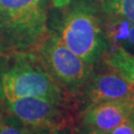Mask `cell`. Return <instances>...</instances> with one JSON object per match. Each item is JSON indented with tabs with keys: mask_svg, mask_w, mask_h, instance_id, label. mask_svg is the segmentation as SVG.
<instances>
[{
	"mask_svg": "<svg viewBox=\"0 0 134 134\" xmlns=\"http://www.w3.org/2000/svg\"><path fill=\"white\" fill-rule=\"evenodd\" d=\"M85 134H106V132H103V131H100V130L91 128V129H90L88 131H86Z\"/></svg>",
	"mask_w": 134,
	"mask_h": 134,
	"instance_id": "14",
	"label": "cell"
},
{
	"mask_svg": "<svg viewBox=\"0 0 134 134\" xmlns=\"http://www.w3.org/2000/svg\"><path fill=\"white\" fill-rule=\"evenodd\" d=\"M48 133H49V131H48ZM48 133H47V134H48Z\"/></svg>",
	"mask_w": 134,
	"mask_h": 134,
	"instance_id": "17",
	"label": "cell"
},
{
	"mask_svg": "<svg viewBox=\"0 0 134 134\" xmlns=\"http://www.w3.org/2000/svg\"><path fill=\"white\" fill-rule=\"evenodd\" d=\"M31 56L21 59L1 75L0 96L5 101L27 96L61 100L62 92L58 81L41 61H36Z\"/></svg>",
	"mask_w": 134,
	"mask_h": 134,
	"instance_id": "3",
	"label": "cell"
},
{
	"mask_svg": "<svg viewBox=\"0 0 134 134\" xmlns=\"http://www.w3.org/2000/svg\"><path fill=\"white\" fill-rule=\"evenodd\" d=\"M47 0H0V51L27 53L47 38Z\"/></svg>",
	"mask_w": 134,
	"mask_h": 134,
	"instance_id": "1",
	"label": "cell"
},
{
	"mask_svg": "<svg viewBox=\"0 0 134 134\" xmlns=\"http://www.w3.org/2000/svg\"><path fill=\"white\" fill-rule=\"evenodd\" d=\"M100 4L110 17L134 23V0H100Z\"/></svg>",
	"mask_w": 134,
	"mask_h": 134,
	"instance_id": "10",
	"label": "cell"
},
{
	"mask_svg": "<svg viewBox=\"0 0 134 134\" xmlns=\"http://www.w3.org/2000/svg\"><path fill=\"white\" fill-rule=\"evenodd\" d=\"M90 104L134 96V86L118 74H101L92 77L87 86Z\"/></svg>",
	"mask_w": 134,
	"mask_h": 134,
	"instance_id": "7",
	"label": "cell"
},
{
	"mask_svg": "<svg viewBox=\"0 0 134 134\" xmlns=\"http://www.w3.org/2000/svg\"><path fill=\"white\" fill-rule=\"evenodd\" d=\"M48 134H65L64 132H60V129H54L51 130Z\"/></svg>",
	"mask_w": 134,
	"mask_h": 134,
	"instance_id": "16",
	"label": "cell"
},
{
	"mask_svg": "<svg viewBox=\"0 0 134 134\" xmlns=\"http://www.w3.org/2000/svg\"><path fill=\"white\" fill-rule=\"evenodd\" d=\"M134 114V96L92 103L83 112V121L91 128L109 132Z\"/></svg>",
	"mask_w": 134,
	"mask_h": 134,
	"instance_id": "6",
	"label": "cell"
},
{
	"mask_svg": "<svg viewBox=\"0 0 134 134\" xmlns=\"http://www.w3.org/2000/svg\"><path fill=\"white\" fill-rule=\"evenodd\" d=\"M4 121V115H3V110L0 106V125L2 124V122Z\"/></svg>",
	"mask_w": 134,
	"mask_h": 134,
	"instance_id": "15",
	"label": "cell"
},
{
	"mask_svg": "<svg viewBox=\"0 0 134 134\" xmlns=\"http://www.w3.org/2000/svg\"><path fill=\"white\" fill-rule=\"evenodd\" d=\"M6 104L15 118L28 126L54 130L61 129L65 122L61 100L58 99L27 96L6 101Z\"/></svg>",
	"mask_w": 134,
	"mask_h": 134,
	"instance_id": "5",
	"label": "cell"
},
{
	"mask_svg": "<svg viewBox=\"0 0 134 134\" xmlns=\"http://www.w3.org/2000/svg\"><path fill=\"white\" fill-rule=\"evenodd\" d=\"M106 37L115 43L127 44L134 47V23L127 20L115 19L107 26Z\"/></svg>",
	"mask_w": 134,
	"mask_h": 134,
	"instance_id": "9",
	"label": "cell"
},
{
	"mask_svg": "<svg viewBox=\"0 0 134 134\" xmlns=\"http://www.w3.org/2000/svg\"><path fill=\"white\" fill-rule=\"evenodd\" d=\"M48 131L34 133L29 130L26 125L16 118L15 119H7L2 122L0 125V134H47Z\"/></svg>",
	"mask_w": 134,
	"mask_h": 134,
	"instance_id": "11",
	"label": "cell"
},
{
	"mask_svg": "<svg viewBox=\"0 0 134 134\" xmlns=\"http://www.w3.org/2000/svg\"><path fill=\"white\" fill-rule=\"evenodd\" d=\"M62 42L86 64L92 65L107 49V37L93 8L79 4L65 17L60 35Z\"/></svg>",
	"mask_w": 134,
	"mask_h": 134,
	"instance_id": "2",
	"label": "cell"
},
{
	"mask_svg": "<svg viewBox=\"0 0 134 134\" xmlns=\"http://www.w3.org/2000/svg\"><path fill=\"white\" fill-rule=\"evenodd\" d=\"M38 52L40 61L47 71L67 87L77 88L90 80L91 65L71 51L57 34L48 35Z\"/></svg>",
	"mask_w": 134,
	"mask_h": 134,
	"instance_id": "4",
	"label": "cell"
},
{
	"mask_svg": "<svg viewBox=\"0 0 134 134\" xmlns=\"http://www.w3.org/2000/svg\"><path fill=\"white\" fill-rule=\"evenodd\" d=\"M106 134H134V114Z\"/></svg>",
	"mask_w": 134,
	"mask_h": 134,
	"instance_id": "12",
	"label": "cell"
},
{
	"mask_svg": "<svg viewBox=\"0 0 134 134\" xmlns=\"http://www.w3.org/2000/svg\"><path fill=\"white\" fill-rule=\"evenodd\" d=\"M53 1L54 5L58 7V8H63L65 6H67L72 0H52Z\"/></svg>",
	"mask_w": 134,
	"mask_h": 134,
	"instance_id": "13",
	"label": "cell"
},
{
	"mask_svg": "<svg viewBox=\"0 0 134 134\" xmlns=\"http://www.w3.org/2000/svg\"><path fill=\"white\" fill-rule=\"evenodd\" d=\"M106 63L116 74L134 86V55L119 46L106 56Z\"/></svg>",
	"mask_w": 134,
	"mask_h": 134,
	"instance_id": "8",
	"label": "cell"
}]
</instances>
